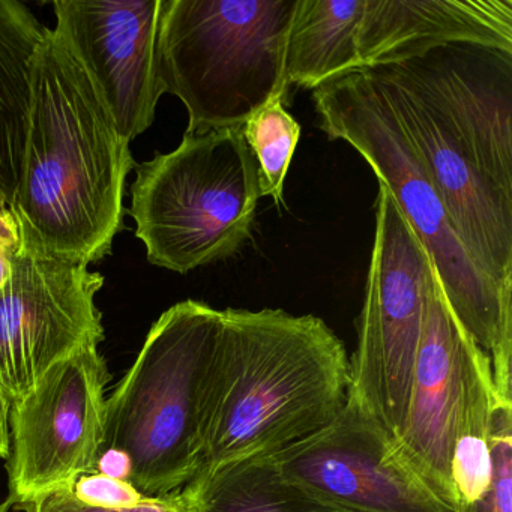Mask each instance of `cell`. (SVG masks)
Wrapping results in <instances>:
<instances>
[{
	"mask_svg": "<svg viewBox=\"0 0 512 512\" xmlns=\"http://www.w3.org/2000/svg\"><path fill=\"white\" fill-rule=\"evenodd\" d=\"M367 70L418 149L464 250L512 293V50L448 43Z\"/></svg>",
	"mask_w": 512,
	"mask_h": 512,
	"instance_id": "cell-1",
	"label": "cell"
},
{
	"mask_svg": "<svg viewBox=\"0 0 512 512\" xmlns=\"http://www.w3.org/2000/svg\"><path fill=\"white\" fill-rule=\"evenodd\" d=\"M130 142L67 44L47 29L32 64L22 175L11 212L20 245L89 266L124 230Z\"/></svg>",
	"mask_w": 512,
	"mask_h": 512,
	"instance_id": "cell-2",
	"label": "cell"
},
{
	"mask_svg": "<svg viewBox=\"0 0 512 512\" xmlns=\"http://www.w3.org/2000/svg\"><path fill=\"white\" fill-rule=\"evenodd\" d=\"M349 385L346 347L319 317L223 310L205 448L193 479L271 457L325 430Z\"/></svg>",
	"mask_w": 512,
	"mask_h": 512,
	"instance_id": "cell-3",
	"label": "cell"
},
{
	"mask_svg": "<svg viewBox=\"0 0 512 512\" xmlns=\"http://www.w3.org/2000/svg\"><path fill=\"white\" fill-rule=\"evenodd\" d=\"M313 101L323 133L349 143L388 188L430 254L455 316L490 361L497 397L512 401V293L464 250L382 83L356 68L314 89Z\"/></svg>",
	"mask_w": 512,
	"mask_h": 512,
	"instance_id": "cell-4",
	"label": "cell"
},
{
	"mask_svg": "<svg viewBox=\"0 0 512 512\" xmlns=\"http://www.w3.org/2000/svg\"><path fill=\"white\" fill-rule=\"evenodd\" d=\"M221 331L223 310L173 305L106 400L103 449L130 455L131 484L146 496L181 491L199 470Z\"/></svg>",
	"mask_w": 512,
	"mask_h": 512,
	"instance_id": "cell-5",
	"label": "cell"
},
{
	"mask_svg": "<svg viewBox=\"0 0 512 512\" xmlns=\"http://www.w3.org/2000/svg\"><path fill=\"white\" fill-rule=\"evenodd\" d=\"M298 0H164L160 67L188 112L185 133L241 127L289 95L286 47Z\"/></svg>",
	"mask_w": 512,
	"mask_h": 512,
	"instance_id": "cell-6",
	"label": "cell"
},
{
	"mask_svg": "<svg viewBox=\"0 0 512 512\" xmlns=\"http://www.w3.org/2000/svg\"><path fill=\"white\" fill-rule=\"evenodd\" d=\"M259 197L242 125L217 128L185 133L175 151L136 164L130 214L149 263L187 274L247 244Z\"/></svg>",
	"mask_w": 512,
	"mask_h": 512,
	"instance_id": "cell-7",
	"label": "cell"
},
{
	"mask_svg": "<svg viewBox=\"0 0 512 512\" xmlns=\"http://www.w3.org/2000/svg\"><path fill=\"white\" fill-rule=\"evenodd\" d=\"M433 262L379 182L376 232L347 397L397 440L406 418Z\"/></svg>",
	"mask_w": 512,
	"mask_h": 512,
	"instance_id": "cell-8",
	"label": "cell"
},
{
	"mask_svg": "<svg viewBox=\"0 0 512 512\" xmlns=\"http://www.w3.org/2000/svg\"><path fill=\"white\" fill-rule=\"evenodd\" d=\"M112 374L98 347L50 368L11 409L10 500L37 502L95 472L104 446L106 389Z\"/></svg>",
	"mask_w": 512,
	"mask_h": 512,
	"instance_id": "cell-9",
	"label": "cell"
},
{
	"mask_svg": "<svg viewBox=\"0 0 512 512\" xmlns=\"http://www.w3.org/2000/svg\"><path fill=\"white\" fill-rule=\"evenodd\" d=\"M100 272L20 245L0 286V383L11 400L25 397L64 359L104 340L95 296Z\"/></svg>",
	"mask_w": 512,
	"mask_h": 512,
	"instance_id": "cell-10",
	"label": "cell"
},
{
	"mask_svg": "<svg viewBox=\"0 0 512 512\" xmlns=\"http://www.w3.org/2000/svg\"><path fill=\"white\" fill-rule=\"evenodd\" d=\"M263 458L283 481L347 511L454 512L349 397L325 430Z\"/></svg>",
	"mask_w": 512,
	"mask_h": 512,
	"instance_id": "cell-11",
	"label": "cell"
},
{
	"mask_svg": "<svg viewBox=\"0 0 512 512\" xmlns=\"http://www.w3.org/2000/svg\"><path fill=\"white\" fill-rule=\"evenodd\" d=\"M164 0H56L55 32L100 92L125 140L146 133L164 91Z\"/></svg>",
	"mask_w": 512,
	"mask_h": 512,
	"instance_id": "cell-12",
	"label": "cell"
},
{
	"mask_svg": "<svg viewBox=\"0 0 512 512\" xmlns=\"http://www.w3.org/2000/svg\"><path fill=\"white\" fill-rule=\"evenodd\" d=\"M482 352L455 316L433 268L421 343L413 365L398 454L457 512L451 481L452 446L467 374Z\"/></svg>",
	"mask_w": 512,
	"mask_h": 512,
	"instance_id": "cell-13",
	"label": "cell"
},
{
	"mask_svg": "<svg viewBox=\"0 0 512 512\" xmlns=\"http://www.w3.org/2000/svg\"><path fill=\"white\" fill-rule=\"evenodd\" d=\"M448 43L512 50V0H365L358 34L361 68Z\"/></svg>",
	"mask_w": 512,
	"mask_h": 512,
	"instance_id": "cell-14",
	"label": "cell"
},
{
	"mask_svg": "<svg viewBox=\"0 0 512 512\" xmlns=\"http://www.w3.org/2000/svg\"><path fill=\"white\" fill-rule=\"evenodd\" d=\"M47 29L22 2L0 0V200L10 208L28 137L32 64Z\"/></svg>",
	"mask_w": 512,
	"mask_h": 512,
	"instance_id": "cell-15",
	"label": "cell"
},
{
	"mask_svg": "<svg viewBox=\"0 0 512 512\" xmlns=\"http://www.w3.org/2000/svg\"><path fill=\"white\" fill-rule=\"evenodd\" d=\"M365 0H298L286 47L289 86L316 89L361 68L358 34Z\"/></svg>",
	"mask_w": 512,
	"mask_h": 512,
	"instance_id": "cell-16",
	"label": "cell"
},
{
	"mask_svg": "<svg viewBox=\"0 0 512 512\" xmlns=\"http://www.w3.org/2000/svg\"><path fill=\"white\" fill-rule=\"evenodd\" d=\"M178 496L182 512H352L283 481L266 458L193 479Z\"/></svg>",
	"mask_w": 512,
	"mask_h": 512,
	"instance_id": "cell-17",
	"label": "cell"
},
{
	"mask_svg": "<svg viewBox=\"0 0 512 512\" xmlns=\"http://www.w3.org/2000/svg\"><path fill=\"white\" fill-rule=\"evenodd\" d=\"M490 361L479 352L467 374L452 446L451 481L457 512L469 508L491 481V412L497 400Z\"/></svg>",
	"mask_w": 512,
	"mask_h": 512,
	"instance_id": "cell-18",
	"label": "cell"
},
{
	"mask_svg": "<svg viewBox=\"0 0 512 512\" xmlns=\"http://www.w3.org/2000/svg\"><path fill=\"white\" fill-rule=\"evenodd\" d=\"M286 100L274 98L242 125L256 160L260 197H272L277 206L284 202V182L301 137V125L287 112Z\"/></svg>",
	"mask_w": 512,
	"mask_h": 512,
	"instance_id": "cell-19",
	"label": "cell"
},
{
	"mask_svg": "<svg viewBox=\"0 0 512 512\" xmlns=\"http://www.w3.org/2000/svg\"><path fill=\"white\" fill-rule=\"evenodd\" d=\"M461 512H512V403L497 398L491 412V481Z\"/></svg>",
	"mask_w": 512,
	"mask_h": 512,
	"instance_id": "cell-20",
	"label": "cell"
},
{
	"mask_svg": "<svg viewBox=\"0 0 512 512\" xmlns=\"http://www.w3.org/2000/svg\"><path fill=\"white\" fill-rule=\"evenodd\" d=\"M73 494L86 505L109 509L134 508L152 497L143 494L130 481H119L97 472L80 476L74 482Z\"/></svg>",
	"mask_w": 512,
	"mask_h": 512,
	"instance_id": "cell-21",
	"label": "cell"
},
{
	"mask_svg": "<svg viewBox=\"0 0 512 512\" xmlns=\"http://www.w3.org/2000/svg\"><path fill=\"white\" fill-rule=\"evenodd\" d=\"M31 512H182L178 491L167 496L151 497V500L134 508H97L80 502L73 494V487L53 491L32 503Z\"/></svg>",
	"mask_w": 512,
	"mask_h": 512,
	"instance_id": "cell-22",
	"label": "cell"
},
{
	"mask_svg": "<svg viewBox=\"0 0 512 512\" xmlns=\"http://www.w3.org/2000/svg\"><path fill=\"white\" fill-rule=\"evenodd\" d=\"M20 248V235L10 206L0 200V286L8 280L11 263Z\"/></svg>",
	"mask_w": 512,
	"mask_h": 512,
	"instance_id": "cell-23",
	"label": "cell"
},
{
	"mask_svg": "<svg viewBox=\"0 0 512 512\" xmlns=\"http://www.w3.org/2000/svg\"><path fill=\"white\" fill-rule=\"evenodd\" d=\"M95 472L119 481H130L133 476V460L118 448H104L98 455Z\"/></svg>",
	"mask_w": 512,
	"mask_h": 512,
	"instance_id": "cell-24",
	"label": "cell"
},
{
	"mask_svg": "<svg viewBox=\"0 0 512 512\" xmlns=\"http://www.w3.org/2000/svg\"><path fill=\"white\" fill-rule=\"evenodd\" d=\"M11 409H13V400H11L4 385L0 383V458L10 457Z\"/></svg>",
	"mask_w": 512,
	"mask_h": 512,
	"instance_id": "cell-25",
	"label": "cell"
},
{
	"mask_svg": "<svg viewBox=\"0 0 512 512\" xmlns=\"http://www.w3.org/2000/svg\"><path fill=\"white\" fill-rule=\"evenodd\" d=\"M11 505H13V502H11V500H7V502L0 503V512H10Z\"/></svg>",
	"mask_w": 512,
	"mask_h": 512,
	"instance_id": "cell-26",
	"label": "cell"
}]
</instances>
